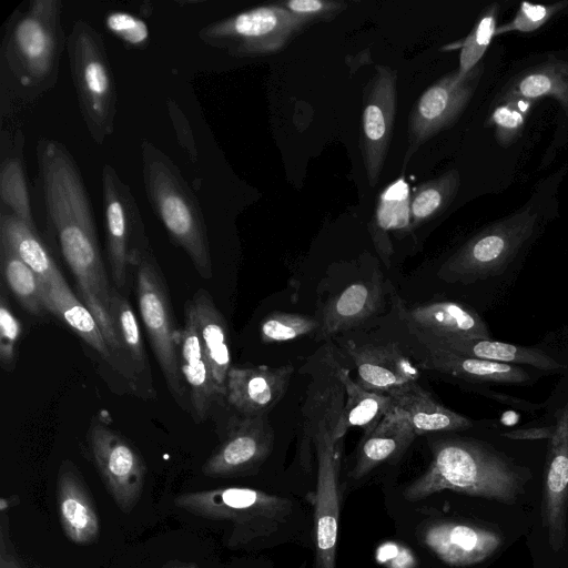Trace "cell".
<instances>
[{
	"label": "cell",
	"mask_w": 568,
	"mask_h": 568,
	"mask_svg": "<svg viewBox=\"0 0 568 568\" xmlns=\"http://www.w3.org/2000/svg\"><path fill=\"white\" fill-rule=\"evenodd\" d=\"M274 430L267 415L242 416L233 420L226 436L202 466L212 478L244 476L256 470L270 456Z\"/></svg>",
	"instance_id": "cell-15"
},
{
	"label": "cell",
	"mask_w": 568,
	"mask_h": 568,
	"mask_svg": "<svg viewBox=\"0 0 568 568\" xmlns=\"http://www.w3.org/2000/svg\"><path fill=\"white\" fill-rule=\"evenodd\" d=\"M399 316L418 338L479 339L490 338L484 320L470 307L453 302L436 301L406 307L396 304Z\"/></svg>",
	"instance_id": "cell-17"
},
{
	"label": "cell",
	"mask_w": 568,
	"mask_h": 568,
	"mask_svg": "<svg viewBox=\"0 0 568 568\" xmlns=\"http://www.w3.org/2000/svg\"><path fill=\"white\" fill-rule=\"evenodd\" d=\"M0 263L3 281L21 306L33 315L45 311L41 278L2 240H0Z\"/></svg>",
	"instance_id": "cell-36"
},
{
	"label": "cell",
	"mask_w": 568,
	"mask_h": 568,
	"mask_svg": "<svg viewBox=\"0 0 568 568\" xmlns=\"http://www.w3.org/2000/svg\"><path fill=\"white\" fill-rule=\"evenodd\" d=\"M320 328V321L300 313L273 312L260 325L263 343L291 342L310 335Z\"/></svg>",
	"instance_id": "cell-39"
},
{
	"label": "cell",
	"mask_w": 568,
	"mask_h": 568,
	"mask_svg": "<svg viewBox=\"0 0 568 568\" xmlns=\"http://www.w3.org/2000/svg\"><path fill=\"white\" fill-rule=\"evenodd\" d=\"M294 368L232 366L226 381V399L242 416H261L285 395Z\"/></svg>",
	"instance_id": "cell-18"
},
{
	"label": "cell",
	"mask_w": 568,
	"mask_h": 568,
	"mask_svg": "<svg viewBox=\"0 0 568 568\" xmlns=\"http://www.w3.org/2000/svg\"><path fill=\"white\" fill-rule=\"evenodd\" d=\"M67 40L61 0H32L8 19L0 50L1 92L30 103L51 90Z\"/></svg>",
	"instance_id": "cell-2"
},
{
	"label": "cell",
	"mask_w": 568,
	"mask_h": 568,
	"mask_svg": "<svg viewBox=\"0 0 568 568\" xmlns=\"http://www.w3.org/2000/svg\"><path fill=\"white\" fill-rule=\"evenodd\" d=\"M520 102H506L496 105L488 116L486 125L495 128V138L503 148H508L521 135L526 115Z\"/></svg>",
	"instance_id": "cell-42"
},
{
	"label": "cell",
	"mask_w": 568,
	"mask_h": 568,
	"mask_svg": "<svg viewBox=\"0 0 568 568\" xmlns=\"http://www.w3.org/2000/svg\"><path fill=\"white\" fill-rule=\"evenodd\" d=\"M423 542L445 564L462 567L490 557L501 545V538L475 525L439 521L425 528Z\"/></svg>",
	"instance_id": "cell-20"
},
{
	"label": "cell",
	"mask_w": 568,
	"mask_h": 568,
	"mask_svg": "<svg viewBox=\"0 0 568 568\" xmlns=\"http://www.w3.org/2000/svg\"><path fill=\"white\" fill-rule=\"evenodd\" d=\"M135 268L139 311L153 354L170 392L186 409V388L179 355L180 331L175 327L166 284L150 247L143 252Z\"/></svg>",
	"instance_id": "cell-9"
},
{
	"label": "cell",
	"mask_w": 568,
	"mask_h": 568,
	"mask_svg": "<svg viewBox=\"0 0 568 568\" xmlns=\"http://www.w3.org/2000/svg\"><path fill=\"white\" fill-rule=\"evenodd\" d=\"M426 367L473 382L524 384L530 381L529 373L517 365L495 363L448 351L427 348Z\"/></svg>",
	"instance_id": "cell-32"
},
{
	"label": "cell",
	"mask_w": 568,
	"mask_h": 568,
	"mask_svg": "<svg viewBox=\"0 0 568 568\" xmlns=\"http://www.w3.org/2000/svg\"><path fill=\"white\" fill-rule=\"evenodd\" d=\"M89 446L113 501L122 513L130 514L144 488L146 465L143 457L125 437L99 420L90 427Z\"/></svg>",
	"instance_id": "cell-12"
},
{
	"label": "cell",
	"mask_w": 568,
	"mask_h": 568,
	"mask_svg": "<svg viewBox=\"0 0 568 568\" xmlns=\"http://www.w3.org/2000/svg\"><path fill=\"white\" fill-rule=\"evenodd\" d=\"M1 529H0V568H24L14 547L9 538V526L6 511H1Z\"/></svg>",
	"instance_id": "cell-45"
},
{
	"label": "cell",
	"mask_w": 568,
	"mask_h": 568,
	"mask_svg": "<svg viewBox=\"0 0 568 568\" xmlns=\"http://www.w3.org/2000/svg\"><path fill=\"white\" fill-rule=\"evenodd\" d=\"M382 301V281L376 275L372 281L348 285L326 304L320 321L318 338H327L363 323L378 311Z\"/></svg>",
	"instance_id": "cell-26"
},
{
	"label": "cell",
	"mask_w": 568,
	"mask_h": 568,
	"mask_svg": "<svg viewBox=\"0 0 568 568\" xmlns=\"http://www.w3.org/2000/svg\"><path fill=\"white\" fill-rule=\"evenodd\" d=\"M280 3L307 26L334 19L347 6L346 2L334 0H286Z\"/></svg>",
	"instance_id": "cell-44"
},
{
	"label": "cell",
	"mask_w": 568,
	"mask_h": 568,
	"mask_svg": "<svg viewBox=\"0 0 568 568\" xmlns=\"http://www.w3.org/2000/svg\"><path fill=\"white\" fill-rule=\"evenodd\" d=\"M397 109V72L388 65H377L363 91L359 146L368 179L374 187L381 176Z\"/></svg>",
	"instance_id": "cell-13"
},
{
	"label": "cell",
	"mask_w": 568,
	"mask_h": 568,
	"mask_svg": "<svg viewBox=\"0 0 568 568\" xmlns=\"http://www.w3.org/2000/svg\"><path fill=\"white\" fill-rule=\"evenodd\" d=\"M67 51L80 111L98 144L114 131L116 89L103 39L87 21L77 20L67 38Z\"/></svg>",
	"instance_id": "cell-6"
},
{
	"label": "cell",
	"mask_w": 568,
	"mask_h": 568,
	"mask_svg": "<svg viewBox=\"0 0 568 568\" xmlns=\"http://www.w3.org/2000/svg\"><path fill=\"white\" fill-rule=\"evenodd\" d=\"M500 6L497 2L488 4L477 18L470 32L454 48H459L457 72L460 77L474 69L487 51L497 28Z\"/></svg>",
	"instance_id": "cell-38"
},
{
	"label": "cell",
	"mask_w": 568,
	"mask_h": 568,
	"mask_svg": "<svg viewBox=\"0 0 568 568\" xmlns=\"http://www.w3.org/2000/svg\"><path fill=\"white\" fill-rule=\"evenodd\" d=\"M460 175L450 169L442 175L418 185L409 196L412 227H417L442 214L455 199Z\"/></svg>",
	"instance_id": "cell-37"
},
{
	"label": "cell",
	"mask_w": 568,
	"mask_h": 568,
	"mask_svg": "<svg viewBox=\"0 0 568 568\" xmlns=\"http://www.w3.org/2000/svg\"><path fill=\"white\" fill-rule=\"evenodd\" d=\"M104 23L105 28L128 47L142 49L148 44L150 32L141 18L114 11L105 17Z\"/></svg>",
	"instance_id": "cell-43"
},
{
	"label": "cell",
	"mask_w": 568,
	"mask_h": 568,
	"mask_svg": "<svg viewBox=\"0 0 568 568\" xmlns=\"http://www.w3.org/2000/svg\"><path fill=\"white\" fill-rule=\"evenodd\" d=\"M162 568H200V567L194 562L172 560V561L166 562Z\"/></svg>",
	"instance_id": "cell-47"
},
{
	"label": "cell",
	"mask_w": 568,
	"mask_h": 568,
	"mask_svg": "<svg viewBox=\"0 0 568 568\" xmlns=\"http://www.w3.org/2000/svg\"><path fill=\"white\" fill-rule=\"evenodd\" d=\"M141 158L144 189L155 215L197 273L211 278L207 232L196 197L172 160L150 141L143 140Z\"/></svg>",
	"instance_id": "cell-4"
},
{
	"label": "cell",
	"mask_w": 568,
	"mask_h": 568,
	"mask_svg": "<svg viewBox=\"0 0 568 568\" xmlns=\"http://www.w3.org/2000/svg\"><path fill=\"white\" fill-rule=\"evenodd\" d=\"M194 318L201 345L221 396H226L231 365L226 322L204 290H199L185 304Z\"/></svg>",
	"instance_id": "cell-25"
},
{
	"label": "cell",
	"mask_w": 568,
	"mask_h": 568,
	"mask_svg": "<svg viewBox=\"0 0 568 568\" xmlns=\"http://www.w3.org/2000/svg\"><path fill=\"white\" fill-rule=\"evenodd\" d=\"M554 425L542 427L517 428L504 433L503 436L514 440H549L554 434Z\"/></svg>",
	"instance_id": "cell-46"
},
{
	"label": "cell",
	"mask_w": 568,
	"mask_h": 568,
	"mask_svg": "<svg viewBox=\"0 0 568 568\" xmlns=\"http://www.w3.org/2000/svg\"><path fill=\"white\" fill-rule=\"evenodd\" d=\"M358 384L373 392L387 394L392 389L417 382L419 371L397 344L348 345Z\"/></svg>",
	"instance_id": "cell-21"
},
{
	"label": "cell",
	"mask_w": 568,
	"mask_h": 568,
	"mask_svg": "<svg viewBox=\"0 0 568 568\" xmlns=\"http://www.w3.org/2000/svg\"><path fill=\"white\" fill-rule=\"evenodd\" d=\"M110 312L124 361L132 372L136 385L138 381H143L152 392L149 362L140 324L131 304L115 287L111 292Z\"/></svg>",
	"instance_id": "cell-33"
},
{
	"label": "cell",
	"mask_w": 568,
	"mask_h": 568,
	"mask_svg": "<svg viewBox=\"0 0 568 568\" xmlns=\"http://www.w3.org/2000/svg\"><path fill=\"white\" fill-rule=\"evenodd\" d=\"M23 144L21 132H2L0 200L3 207L37 230L23 165Z\"/></svg>",
	"instance_id": "cell-31"
},
{
	"label": "cell",
	"mask_w": 568,
	"mask_h": 568,
	"mask_svg": "<svg viewBox=\"0 0 568 568\" xmlns=\"http://www.w3.org/2000/svg\"><path fill=\"white\" fill-rule=\"evenodd\" d=\"M337 377L345 388L346 403L332 427L335 442H339L353 427L363 428L364 434L369 433L393 407L389 395L364 388L351 378L347 368H339Z\"/></svg>",
	"instance_id": "cell-30"
},
{
	"label": "cell",
	"mask_w": 568,
	"mask_h": 568,
	"mask_svg": "<svg viewBox=\"0 0 568 568\" xmlns=\"http://www.w3.org/2000/svg\"><path fill=\"white\" fill-rule=\"evenodd\" d=\"M433 459L426 471L403 491L408 501H418L443 490L514 504L529 477L511 459L489 445L460 437L432 444Z\"/></svg>",
	"instance_id": "cell-3"
},
{
	"label": "cell",
	"mask_w": 568,
	"mask_h": 568,
	"mask_svg": "<svg viewBox=\"0 0 568 568\" xmlns=\"http://www.w3.org/2000/svg\"><path fill=\"white\" fill-rule=\"evenodd\" d=\"M57 504L61 527L71 542L89 546L99 539L100 520L93 498L70 460L61 463L58 470Z\"/></svg>",
	"instance_id": "cell-19"
},
{
	"label": "cell",
	"mask_w": 568,
	"mask_h": 568,
	"mask_svg": "<svg viewBox=\"0 0 568 568\" xmlns=\"http://www.w3.org/2000/svg\"><path fill=\"white\" fill-rule=\"evenodd\" d=\"M408 187L402 180L389 185L379 197L378 206L369 226L375 247L385 263L389 265L393 254L390 231H405L410 225Z\"/></svg>",
	"instance_id": "cell-35"
},
{
	"label": "cell",
	"mask_w": 568,
	"mask_h": 568,
	"mask_svg": "<svg viewBox=\"0 0 568 568\" xmlns=\"http://www.w3.org/2000/svg\"><path fill=\"white\" fill-rule=\"evenodd\" d=\"M415 437L407 416L393 404L378 425L363 435L352 477L361 479L381 464L399 457Z\"/></svg>",
	"instance_id": "cell-24"
},
{
	"label": "cell",
	"mask_w": 568,
	"mask_h": 568,
	"mask_svg": "<svg viewBox=\"0 0 568 568\" xmlns=\"http://www.w3.org/2000/svg\"><path fill=\"white\" fill-rule=\"evenodd\" d=\"M539 230V214L531 206L486 226L460 246L442 266L449 282L469 283L501 273Z\"/></svg>",
	"instance_id": "cell-7"
},
{
	"label": "cell",
	"mask_w": 568,
	"mask_h": 568,
	"mask_svg": "<svg viewBox=\"0 0 568 568\" xmlns=\"http://www.w3.org/2000/svg\"><path fill=\"white\" fill-rule=\"evenodd\" d=\"M38 181L50 232L70 267L81 296L110 345L118 342L110 305L112 288L102 260L92 206L81 171L57 140L37 144Z\"/></svg>",
	"instance_id": "cell-1"
},
{
	"label": "cell",
	"mask_w": 568,
	"mask_h": 568,
	"mask_svg": "<svg viewBox=\"0 0 568 568\" xmlns=\"http://www.w3.org/2000/svg\"><path fill=\"white\" fill-rule=\"evenodd\" d=\"M21 335V323L11 310L4 285L0 293V362L4 371H13L17 346Z\"/></svg>",
	"instance_id": "cell-41"
},
{
	"label": "cell",
	"mask_w": 568,
	"mask_h": 568,
	"mask_svg": "<svg viewBox=\"0 0 568 568\" xmlns=\"http://www.w3.org/2000/svg\"><path fill=\"white\" fill-rule=\"evenodd\" d=\"M0 240L26 263L45 284L59 268L37 230L30 227L1 205Z\"/></svg>",
	"instance_id": "cell-34"
},
{
	"label": "cell",
	"mask_w": 568,
	"mask_h": 568,
	"mask_svg": "<svg viewBox=\"0 0 568 568\" xmlns=\"http://www.w3.org/2000/svg\"><path fill=\"white\" fill-rule=\"evenodd\" d=\"M387 395L394 406L407 416L416 436L463 430L473 426L471 419L438 403L417 382L392 389Z\"/></svg>",
	"instance_id": "cell-29"
},
{
	"label": "cell",
	"mask_w": 568,
	"mask_h": 568,
	"mask_svg": "<svg viewBox=\"0 0 568 568\" xmlns=\"http://www.w3.org/2000/svg\"><path fill=\"white\" fill-rule=\"evenodd\" d=\"M174 505L194 516L226 521V545L245 547L276 532L292 514L288 498L247 487H221L180 494Z\"/></svg>",
	"instance_id": "cell-5"
},
{
	"label": "cell",
	"mask_w": 568,
	"mask_h": 568,
	"mask_svg": "<svg viewBox=\"0 0 568 568\" xmlns=\"http://www.w3.org/2000/svg\"><path fill=\"white\" fill-rule=\"evenodd\" d=\"M45 311L65 323L109 365L125 376L121 364L109 347L106 339L91 311L71 291L61 271L58 268L43 284Z\"/></svg>",
	"instance_id": "cell-22"
},
{
	"label": "cell",
	"mask_w": 568,
	"mask_h": 568,
	"mask_svg": "<svg viewBox=\"0 0 568 568\" xmlns=\"http://www.w3.org/2000/svg\"><path fill=\"white\" fill-rule=\"evenodd\" d=\"M180 367L190 394L194 420L206 419L213 403L222 397L203 352L195 322L190 308L184 307V325L179 337Z\"/></svg>",
	"instance_id": "cell-23"
},
{
	"label": "cell",
	"mask_w": 568,
	"mask_h": 568,
	"mask_svg": "<svg viewBox=\"0 0 568 568\" xmlns=\"http://www.w3.org/2000/svg\"><path fill=\"white\" fill-rule=\"evenodd\" d=\"M540 98L555 99L568 115V62L548 58L546 61L515 75L494 100L499 105L506 102H529Z\"/></svg>",
	"instance_id": "cell-27"
},
{
	"label": "cell",
	"mask_w": 568,
	"mask_h": 568,
	"mask_svg": "<svg viewBox=\"0 0 568 568\" xmlns=\"http://www.w3.org/2000/svg\"><path fill=\"white\" fill-rule=\"evenodd\" d=\"M568 6V1H557L549 4H534L523 1L515 17L507 23L497 26L495 37L508 32L529 33L540 29L552 17L562 11Z\"/></svg>",
	"instance_id": "cell-40"
},
{
	"label": "cell",
	"mask_w": 568,
	"mask_h": 568,
	"mask_svg": "<svg viewBox=\"0 0 568 568\" xmlns=\"http://www.w3.org/2000/svg\"><path fill=\"white\" fill-rule=\"evenodd\" d=\"M483 72L481 62L463 77L454 70L419 95L408 115V145L404 165L423 144L459 119L470 102Z\"/></svg>",
	"instance_id": "cell-11"
},
{
	"label": "cell",
	"mask_w": 568,
	"mask_h": 568,
	"mask_svg": "<svg viewBox=\"0 0 568 568\" xmlns=\"http://www.w3.org/2000/svg\"><path fill=\"white\" fill-rule=\"evenodd\" d=\"M427 348L448 351L463 356L475 357L509 365H528L535 368L557 372L562 365L552 356L535 347L520 346L491 338L479 339H435L418 338Z\"/></svg>",
	"instance_id": "cell-28"
},
{
	"label": "cell",
	"mask_w": 568,
	"mask_h": 568,
	"mask_svg": "<svg viewBox=\"0 0 568 568\" xmlns=\"http://www.w3.org/2000/svg\"><path fill=\"white\" fill-rule=\"evenodd\" d=\"M307 24L280 2L263 4L204 26V43L237 58L274 54L283 50Z\"/></svg>",
	"instance_id": "cell-8"
},
{
	"label": "cell",
	"mask_w": 568,
	"mask_h": 568,
	"mask_svg": "<svg viewBox=\"0 0 568 568\" xmlns=\"http://www.w3.org/2000/svg\"><path fill=\"white\" fill-rule=\"evenodd\" d=\"M101 181L108 261L116 288L121 290L129 268L136 266L150 243L135 199L112 165H103Z\"/></svg>",
	"instance_id": "cell-10"
},
{
	"label": "cell",
	"mask_w": 568,
	"mask_h": 568,
	"mask_svg": "<svg viewBox=\"0 0 568 568\" xmlns=\"http://www.w3.org/2000/svg\"><path fill=\"white\" fill-rule=\"evenodd\" d=\"M545 468L541 520L554 550L562 548L568 504V400L556 413Z\"/></svg>",
	"instance_id": "cell-16"
},
{
	"label": "cell",
	"mask_w": 568,
	"mask_h": 568,
	"mask_svg": "<svg viewBox=\"0 0 568 568\" xmlns=\"http://www.w3.org/2000/svg\"><path fill=\"white\" fill-rule=\"evenodd\" d=\"M317 483L314 497L315 568H335L339 523L338 459L329 428L320 422L314 435Z\"/></svg>",
	"instance_id": "cell-14"
}]
</instances>
